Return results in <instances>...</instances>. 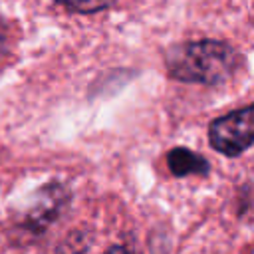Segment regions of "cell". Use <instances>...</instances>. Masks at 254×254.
<instances>
[{"label":"cell","instance_id":"3957f363","mask_svg":"<svg viewBox=\"0 0 254 254\" xmlns=\"http://www.w3.org/2000/svg\"><path fill=\"white\" fill-rule=\"evenodd\" d=\"M67 200H69V192L64 185L52 183V185L42 187L36 194L34 204L24 212L22 226L34 234L44 232V228H48L62 214Z\"/></svg>","mask_w":254,"mask_h":254},{"label":"cell","instance_id":"52a82bcc","mask_svg":"<svg viewBox=\"0 0 254 254\" xmlns=\"http://www.w3.org/2000/svg\"><path fill=\"white\" fill-rule=\"evenodd\" d=\"M105 254H137L133 248H129V246H125V244H117V246H111Z\"/></svg>","mask_w":254,"mask_h":254},{"label":"cell","instance_id":"7a4b0ae2","mask_svg":"<svg viewBox=\"0 0 254 254\" xmlns=\"http://www.w3.org/2000/svg\"><path fill=\"white\" fill-rule=\"evenodd\" d=\"M208 141L226 157H238L254 145V103L214 119L208 125Z\"/></svg>","mask_w":254,"mask_h":254},{"label":"cell","instance_id":"8992f818","mask_svg":"<svg viewBox=\"0 0 254 254\" xmlns=\"http://www.w3.org/2000/svg\"><path fill=\"white\" fill-rule=\"evenodd\" d=\"M10 48V26L0 18V58L8 52Z\"/></svg>","mask_w":254,"mask_h":254},{"label":"cell","instance_id":"6da1fadb","mask_svg":"<svg viewBox=\"0 0 254 254\" xmlns=\"http://www.w3.org/2000/svg\"><path fill=\"white\" fill-rule=\"evenodd\" d=\"M167 71L183 83L220 85L242 65L240 54L220 40H194L173 46L165 58Z\"/></svg>","mask_w":254,"mask_h":254},{"label":"cell","instance_id":"5b68a950","mask_svg":"<svg viewBox=\"0 0 254 254\" xmlns=\"http://www.w3.org/2000/svg\"><path fill=\"white\" fill-rule=\"evenodd\" d=\"M58 4H62L64 8L71 10V12H83V14H89V12H99V10H105L109 6H113L115 2L119 0H54Z\"/></svg>","mask_w":254,"mask_h":254},{"label":"cell","instance_id":"277c9868","mask_svg":"<svg viewBox=\"0 0 254 254\" xmlns=\"http://www.w3.org/2000/svg\"><path fill=\"white\" fill-rule=\"evenodd\" d=\"M167 165L175 177H187V175H206L210 171L208 161L187 149V147H175L167 155Z\"/></svg>","mask_w":254,"mask_h":254}]
</instances>
